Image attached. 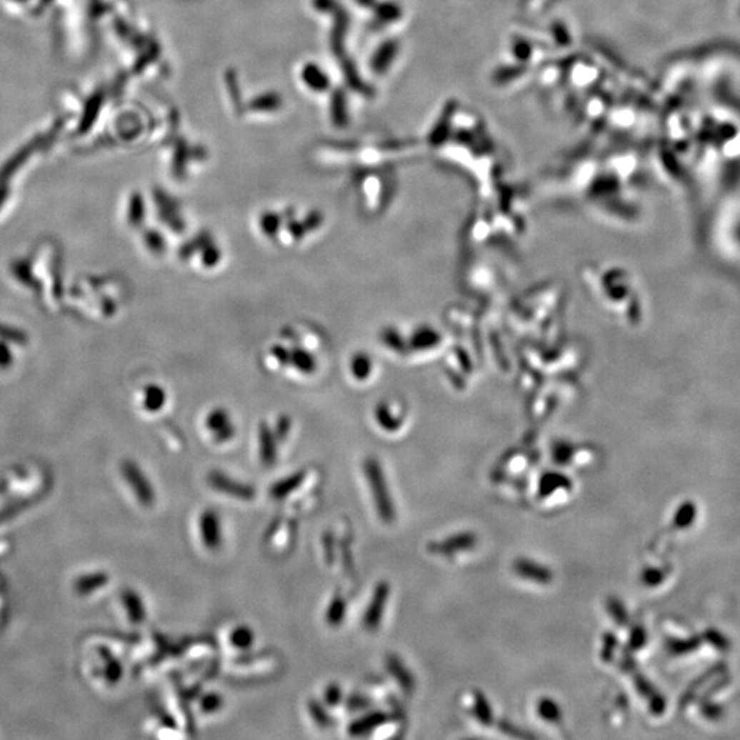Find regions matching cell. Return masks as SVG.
Masks as SVG:
<instances>
[{"label": "cell", "instance_id": "5b68a950", "mask_svg": "<svg viewBox=\"0 0 740 740\" xmlns=\"http://www.w3.org/2000/svg\"><path fill=\"white\" fill-rule=\"evenodd\" d=\"M199 536L203 547L209 551H217L224 543L222 522L214 509H206L199 516Z\"/></svg>", "mask_w": 740, "mask_h": 740}, {"label": "cell", "instance_id": "8992f818", "mask_svg": "<svg viewBox=\"0 0 740 740\" xmlns=\"http://www.w3.org/2000/svg\"><path fill=\"white\" fill-rule=\"evenodd\" d=\"M513 572L524 581L538 586H549L554 580V573L543 564L529 558H519L513 562Z\"/></svg>", "mask_w": 740, "mask_h": 740}, {"label": "cell", "instance_id": "cb8c5ba5", "mask_svg": "<svg viewBox=\"0 0 740 740\" xmlns=\"http://www.w3.org/2000/svg\"><path fill=\"white\" fill-rule=\"evenodd\" d=\"M199 706L204 714H214L224 706V698L217 692L204 694L199 701Z\"/></svg>", "mask_w": 740, "mask_h": 740}, {"label": "cell", "instance_id": "9a60e30c", "mask_svg": "<svg viewBox=\"0 0 740 740\" xmlns=\"http://www.w3.org/2000/svg\"><path fill=\"white\" fill-rule=\"evenodd\" d=\"M387 669L404 692H411L414 690V677L398 656H388Z\"/></svg>", "mask_w": 740, "mask_h": 740}, {"label": "cell", "instance_id": "484cf974", "mask_svg": "<svg viewBox=\"0 0 740 740\" xmlns=\"http://www.w3.org/2000/svg\"><path fill=\"white\" fill-rule=\"evenodd\" d=\"M343 701V691L337 684H328L324 691V702L329 707H335Z\"/></svg>", "mask_w": 740, "mask_h": 740}, {"label": "cell", "instance_id": "4316f807", "mask_svg": "<svg viewBox=\"0 0 740 740\" xmlns=\"http://www.w3.org/2000/svg\"><path fill=\"white\" fill-rule=\"evenodd\" d=\"M322 549H324V556H325V561L326 564H334L335 561V556H336V550H335V539L334 535L326 532L322 538Z\"/></svg>", "mask_w": 740, "mask_h": 740}, {"label": "cell", "instance_id": "e0dca14e", "mask_svg": "<svg viewBox=\"0 0 740 740\" xmlns=\"http://www.w3.org/2000/svg\"><path fill=\"white\" fill-rule=\"evenodd\" d=\"M199 261L201 265L206 269H214L217 268L222 261V250L217 246L213 237H210L199 250Z\"/></svg>", "mask_w": 740, "mask_h": 740}, {"label": "cell", "instance_id": "5bb4252c", "mask_svg": "<svg viewBox=\"0 0 740 740\" xmlns=\"http://www.w3.org/2000/svg\"><path fill=\"white\" fill-rule=\"evenodd\" d=\"M346 616H347V601L344 599V596L340 592H337L331 598V601L328 602V606L325 609V616H324L325 623L328 624L331 628H337V626L343 625Z\"/></svg>", "mask_w": 740, "mask_h": 740}, {"label": "cell", "instance_id": "2e32d148", "mask_svg": "<svg viewBox=\"0 0 740 740\" xmlns=\"http://www.w3.org/2000/svg\"><path fill=\"white\" fill-rule=\"evenodd\" d=\"M254 643H255V632L251 626H249L246 624L237 625L229 632V644L239 651L250 650L253 647Z\"/></svg>", "mask_w": 740, "mask_h": 740}, {"label": "cell", "instance_id": "603a6c76", "mask_svg": "<svg viewBox=\"0 0 740 740\" xmlns=\"http://www.w3.org/2000/svg\"><path fill=\"white\" fill-rule=\"evenodd\" d=\"M309 713H310L313 721L317 724L319 726L325 728V726H329L332 724V717H331L328 709L324 706L322 704H320V702H317V701H310V704H309Z\"/></svg>", "mask_w": 740, "mask_h": 740}, {"label": "cell", "instance_id": "ffe728a7", "mask_svg": "<svg viewBox=\"0 0 740 740\" xmlns=\"http://www.w3.org/2000/svg\"><path fill=\"white\" fill-rule=\"evenodd\" d=\"M289 355L291 349H288L284 344H273L268 351V359L270 365L276 369H283L289 366Z\"/></svg>", "mask_w": 740, "mask_h": 740}, {"label": "cell", "instance_id": "9c48e42d", "mask_svg": "<svg viewBox=\"0 0 740 740\" xmlns=\"http://www.w3.org/2000/svg\"><path fill=\"white\" fill-rule=\"evenodd\" d=\"M306 480L304 471H294L292 474H288L286 477L277 480L271 484L269 489L270 498L274 501H284L289 495H292L295 491H298Z\"/></svg>", "mask_w": 740, "mask_h": 740}, {"label": "cell", "instance_id": "277c9868", "mask_svg": "<svg viewBox=\"0 0 740 740\" xmlns=\"http://www.w3.org/2000/svg\"><path fill=\"white\" fill-rule=\"evenodd\" d=\"M207 483L214 491L224 494L226 496H232L237 501L249 502V501H253L256 495V491L253 486L239 481L221 471H210L207 476Z\"/></svg>", "mask_w": 740, "mask_h": 740}, {"label": "cell", "instance_id": "d4e9b609", "mask_svg": "<svg viewBox=\"0 0 740 740\" xmlns=\"http://www.w3.org/2000/svg\"><path fill=\"white\" fill-rule=\"evenodd\" d=\"M291 429H292V421H291V419H289L288 416H286V414H284V416H280V417L276 420V424H274V426H273V431H274V434H276V438H277V440H279L280 443H281V441H284V440L289 436Z\"/></svg>", "mask_w": 740, "mask_h": 740}, {"label": "cell", "instance_id": "4fadbf2b", "mask_svg": "<svg viewBox=\"0 0 740 740\" xmlns=\"http://www.w3.org/2000/svg\"><path fill=\"white\" fill-rule=\"evenodd\" d=\"M349 370L353 376L354 380L356 381H366L369 380L373 370H374V362L369 354L365 351H358L353 354L349 362Z\"/></svg>", "mask_w": 740, "mask_h": 740}, {"label": "cell", "instance_id": "44dd1931", "mask_svg": "<svg viewBox=\"0 0 740 740\" xmlns=\"http://www.w3.org/2000/svg\"><path fill=\"white\" fill-rule=\"evenodd\" d=\"M538 713L541 720L546 723L559 724L561 723V709L556 706L553 699H541L539 702Z\"/></svg>", "mask_w": 740, "mask_h": 740}, {"label": "cell", "instance_id": "d6986e66", "mask_svg": "<svg viewBox=\"0 0 740 740\" xmlns=\"http://www.w3.org/2000/svg\"><path fill=\"white\" fill-rule=\"evenodd\" d=\"M129 477H131V481L134 483L135 486L136 492L140 498V501L144 504V505H151L155 499V494L152 491L150 483L144 479V476H141L139 471H136L135 469L129 471Z\"/></svg>", "mask_w": 740, "mask_h": 740}, {"label": "cell", "instance_id": "8fae6325", "mask_svg": "<svg viewBox=\"0 0 740 740\" xmlns=\"http://www.w3.org/2000/svg\"><path fill=\"white\" fill-rule=\"evenodd\" d=\"M289 366H292V369L296 370L303 376H310L319 369V361L310 350L296 346L291 349Z\"/></svg>", "mask_w": 740, "mask_h": 740}, {"label": "cell", "instance_id": "7c38bea8", "mask_svg": "<svg viewBox=\"0 0 740 740\" xmlns=\"http://www.w3.org/2000/svg\"><path fill=\"white\" fill-rule=\"evenodd\" d=\"M388 714L383 713V711H371L365 714L364 717L355 720L353 724H350L349 726V734L351 736H366L371 734L373 731H376V728L381 726L383 724L387 723Z\"/></svg>", "mask_w": 740, "mask_h": 740}, {"label": "cell", "instance_id": "52a82bcc", "mask_svg": "<svg viewBox=\"0 0 740 740\" xmlns=\"http://www.w3.org/2000/svg\"><path fill=\"white\" fill-rule=\"evenodd\" d=\"M477 546V538L473 534H456L453 536H447L440 541L432 543L429 546V551L434 554L444 556V558H454L458 556L456 553H469L473 551Z\"/></svg>", "mask_w": 740, "mask_h": 740}, {"label": "cell", "instance_id": "7a4b0ae2", "mask_svg": "<svg viewBox=\"0 0 740 740\" xmlns=\"http://www.w3.org/2000/svg\"><path fill=\"white\" fill-rule=\"evenodd\" d=\"M391 587L387 581H380L371 592L369 604L362 616V625L368 632H376L384 620Z\"/></svg>", "mask_w": 740, "mask_h": 740}, {"label": "cell", "instance_id": "ac0fdd59", "mask_svg": "<svg viewBox=\"0 0 740 740\" xmlns=\"http://www.w3.org/2000/svg\"><path fill=\"white\" fill-rule=\"evenodd\" d=\"M258 228L265 237L274 239L283 228V219L276 211H264L258 219Z\"/></svg>", "mask_w": 740, "mask_h": 740}, {"label": "cell", "instance_id": "ba28073f", "mask_svg": "<svg viewBox=\"0 0 740 740\" xmlns=\"http://www.w3.org/2000/svg\"><path fill=\"white\" fill-rule=\"evenodd\" d=\"M279 440L266 421L258 426V456L265 468H271L279 459Z\"/></svg>", "mask_w": 740, "mask_h": 740}, {"label": "cell", "instance_id": "30bf717a", "mask_svg": "<svg viewBox=\"0 0 740 740\" xmlns=\"http://www.w3.org/2000/svg\"><path fill=\"white\" fill-rule=\"evenodd\" d=\"M396 409L388 402H380L374 409V420L376 424L388 434L396 432L404 425L402 416L395 413Z\"/></svg>", "mask_w": 740, "mask_h": 740}, {"label": "cell", "instance_id": "6da1fadb", "mask_svg": "<svg viewBox=\"0 0 740 740\" xmlns=\"http://www.w3.org/2000/svg\"><path fill=\"white\" fill-rule=\"evenodd\" d=\"M364 473L379 519L384 524H392L396 520V507L380 461L374 456L366 458L364 462Z\"/></svg>", "mask_w": 740, "mask_h": 740}, {"label": "cell", "instance_id": "3957f363", "mask_svg": "<svg viewBox=\"0 0 740 740\" xmlns=\"http://www.w3.org/2000/svg\"><path fill=\"white\" fill-rule=\"evenodd\" d=\"M204 429L217 444H226L236 436V426L231 413L225 407H214L204 416Z\"/></svg>", "mask_w": 740, "mask_h": 740}, {"label": "cell", "instance_id": "7402d4cb", "mask_svg": "<svg viewBox=\"0 0 740 740\" xmlns=\"http://www.w3.org/2000/svg\"><path fill=\"white\" fill-rule=\"evenodd\" d=\"M168 401L166 391L159 386H150L146 391V406L147 409L158 411L161 410Z\"/></svg>", "mask_w": 740, "mask_h": 740}]
</instances>
